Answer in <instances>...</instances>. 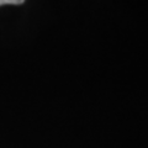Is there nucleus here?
Listing matches in <instances>:
<instances>
[{
    "mask_svg": "<svg viewBox=\"0 0 148 148\" xmlns=\"http://www.w3.org/2000/svg\"><path fill=\"white\" fill-rule=\"evenodd\" d=\"M25 3V0H0V6L6 5V4H11V5H20V4Z\"/></svg>",
    "mask_w": 148,
    "mask_h": 148,
    "instance_id": "nucleus-1",
    "label": "nucleus"
}]
</instances>
